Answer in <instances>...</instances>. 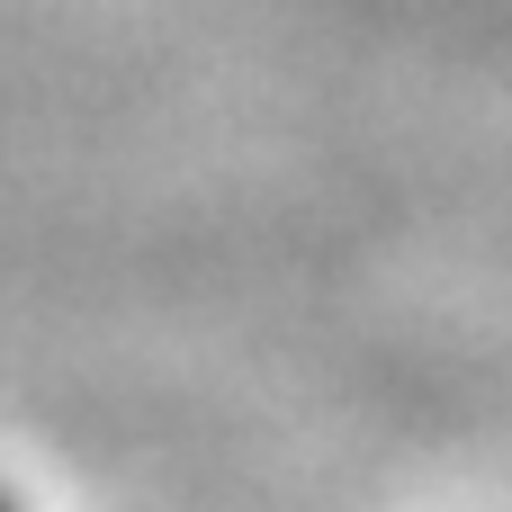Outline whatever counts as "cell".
Returning a JSON list of instances; mask_svg holds the SVG:
<instances>
[{"instance_id":"obj_1","label":"cell","mask_w":512,"mask_h":512,"mask_svg":"<svg viewBox=\"0 0 512 512\" xmlns=\"http://www.w3.org/2000/svg\"><path fill=\"white\" fill-rule=\"evenodd\" d=\"M0 512H36V504H27V495H18V486H9V477H0Z\"/></svg>"}]
</instances>
